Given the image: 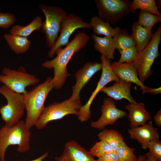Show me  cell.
Wrapping results in <instances>:
<instances>
[{
  "label": "cell",
  "instance_id": "obj_1",
  "mask_svg": "<svg viewBox=\"0 0 161 161\" xmlns=\"http://www.w3.org/2000/svg\"><path fill=\"white\" fill-rule=\"evenodd\" d=\"M89 38L84 32L77 33L64 48H60L56 51V57L50 60L46 61L42 64L44 67L53 70V89H59L62 88L69 75L67 68L68 64L75 53L85 47Z\"/></svg>",
  "mask_w": 161,
  "mask_h": 161
},
{
  "label": "cell",
  "instance_id": "obj_2",
  "mask_svg": "<svg viewBox=\"0 0 161 161\" xmlns=\"http://www.w3.org/2000/svg\"><path fill=\"white\" fill-rule=\"evenodd\" d=\"M31 136L30 129L23 120L12 126H3L0 129V161H5L6 151L10 145H17V151L20 153L29 151Z\"/></svg>",
  "mask_w": 161,
  "mask_h": 161
},
{
  "label": "cell",
  "instance_id": "obj_3",
  "mask_svg": "<svg viewBox=\"0 0 161 161\" xmlns=\"http://www.w3.org/2000/svg\"><path fill=\"white\" fill-rule=\"evenodd\" d=\"M53 89L52 78L49 76L43 83L24 95L26 111L24 122L29 129H30L35 126L36 121L45 107L44 104L47 97Z\"/></svg>",
  "mask_w": 161,
  "mask_h": 161
},
{
  "label": "cell",
  "instance_id": "obj_4",
  "mask_svg": "<svg viewBox=\"0 0 161 161\" xmlns=\"http://www.w3.org/2000/svg\"><path fill=\"white\" fill-rule=\"evenodd\" d=\"M82 106L80 99L71 97L61 102H54L45 106L35 126L37 129L41 130L49 122L61 119L67 115L73 114L78 116Z\"/></svg>",
  "mask_w": 161,
  "mask_h": 161
},
{
  "label": "cell",
  "instance_id": "obj_5",
  "mask_svg": "<svg viewBox=\"0 0 161 161\" xmlns=\"http://www.w3.org/2000/svg\"><path fill=\"white\" fill-rule=\"evenodd\" d=\"M161 40L160 25L152 35L148 45L138 52L133 62L137 69L139 78L143 84L152 74L151 67L155 59L160 55L158 49Z\"/></svg>",
  "mask_w": 161,
  "mask_h": 161
},
{
  "label": "cell",
  "instance_id": "obj_6",
  "mask_svg": "<svg viewBox=\"0 0 161 161\" xmlns=\"http://www.w3.org/2000/svg\"><path fill=\"white\" fill-rule=\"evenodd\" d=\"M0 94L7 100L6 104L0 107L1 119L5 122V125L13 126L21 120L24 114V95L15 92L4 85L0 87Z\"/></svg>",
  "mask_w": 161,
  "mask_h": 161
},
{
  "label": "cell",
  "instance_id": "obj_7",
  "mask_svg": "<svg viewBox=\"0 0 161 161\" xmlns=\"http://www.w3.org/2000/svg\"><path fill=\"white\" fill-rule=\"evenodd\" d=\"M39 7L45 16L41 29L45 34L46 44L50 49L58 37L62 21L68 14L65 10L57 6L41 4Z\"/></svg>",
  "mask_w": 161,
  "mask_h": 161
},
{
  "label": "cell",
  "instance_id": "obj_8",
  "mask_svg": "<svg viewBox=\"0 0 161 161\" xmlns=\"http://www.w3.org/2000/svg\"><path fill=\"white\" fill-rule=\"evenodd\" d=\"M0 75V83L17 93L26 94V88L38 83L39 79L34 75L28 73L24 67L20 66L17 69L4 67Z\"/></svg>",
  "mask_w": 161,
  "mask_h": 161
},
{
  "label": "cell",
  "instance_id": "obj_9",
  "mask_svg": "<svg viewBox=\"0 0 161 161\" xmlns=\"http://www.w3.org/2000/svg\"><path fill=\"white\" fill-rule=\"evenodd\" d=\"M98 17L104 22L115 24L132 11L131 2L125 0H95Z\"/></svg>",
  "mask_w": 161,
  "mask_h": 161
},
{
  "label": "cell",
  "instance_id": "obj_10",
  "mask_svg": "<svg viewBox=\"0 0 161 161\" xmlns=\"http://www.w3.org/2000/svg\"><path fill=\"white\" fill-rule=\"evenodd\" d=\"M79 28L92 29L89 23L83 21L81 18L74 13L68 15L61 23L60 34L48 51V57L53 58L58 49L67 45L69 42V39L72 33L76 30Z\"/></svg>",
  "mask_w": 161,
  "mask_h": 161
},
{
  "label": "cell",
  "instance_id": "obj_11",
  "mask_svg": "<svg viewBox=\"0 0 161 161\" xmlns=\"http://www.w3.org/2000/svg\"><path fill=\"white\" fill-rule=\"evenodd\" d=\"M100 59L102 65V73L97 86L88 100L84 105L82 106L78 116V120L81 123L88 121L90 118L91 112L90 108L91 105L97 94L109 82L112 81H118L120 79L112 70L110 60L107 59L101 55Z\"/></svg>",
  "mask_w": 161,
  "mask_h": 161
},
{
  "label": "cell",
  "instance_id": "obj_12",
  "mask_svg": "<svg viewBox=\"0 0 161 161\" xmlns=\"http://www.w3.org/2000/svg\"><path fill=\"white\" fill-rule=\"evenodd\" d=\"M101 115L97 120L90 123L91 127L94 129L103 130L109 125H113L119 119L127 115V112L117 109L113 100L108 97L104 99L101 106Z\"/></svg>",
  "mask_w": 161,
  "mask_h": 161
},
{
  "label": "cell",
  "instance_id": "obj_13",
  "mask_svg": "<svg viewBox=\"0 0 161 161\" xmlns=\"http://www.w3.org/2000/svg\"><path fill=\"white\" fill-rule=\"evenodd\" d=\"M55 159L56 161H96L89 151L75 140L67 142L61 154Z\"/></svg>",
  "mask_w": 161,
  "mask_h": 161
},
{
  "label": "cell",
  "instance_id": "obj_14",
  "mask_svg": "<svg viewBox=\"0 0 161 161\" xmlns=\"http://www.w3.org/2000/svg\"><path fill=\"white\" fill-rule=\"evenodd\" d=\"M102 69L101 63L89 62L86 63L78 70L75 75L76 82L72 87V93L71 97L80 99V93L83 88L93 75Z\"/></svg>",
  "mask_w": 161,
  "mask_h": 161
},
{
  "label": "cell",
  "instance_id": "obj_15",
  "mask_svg": "<svg viewBox=\"0 0 161 161\" xmlns=\"http://www.w3.org/2000/svg\"><path fill=\"white\" fill-rule=\"evenodd\" d=\"M111 66L113 72L120 79L134 83L139 86L143 94L148 93L149 87L144 85L139 80L137 69L133 62H114L111 64Z\"/></svg>",
  "mask_w": 161,
  "mask_h": 161
},
{
  "label": "cell",
  "instance_id": "obj_16",
  "mask_svg": "<svg viewBox=\"0 0 161 161\" xmlns=\"http://www.w3.org/2000/svg\"><path fill=\"white\" fill-rule=\"evenodd\" d=\"M131 139L137 140L144 149H148L149 143L159 139L158 129L154 127L151 121L144 125L128 129Z\"/></svg>",
  "mask_w": 161,
  "mask_h": 161
},
{
  "label": "cell",
  "instance_id": "obj_17",
  "mask_svg": "<svg viewBox=\"0 0 161 161\" xmlns=\"http://www.w3.org/2000/svg\"><path fill=\"white\" fill-rule=\"evenodd\" d=\"M131 82L120 79L111 86H105L100 92L106 94L113 99L119 100L125 99L131 103H134L137 102L134 100L131 94Z\"/></svg>",
  "mask_w": 161,
  "mask_h": 161
},
{
  "label": "cell",
  "instance_id": "obj_18",
  "mask_svg": "<svg viewBox=\"0 0 161 161\" xmlns=\"http://www.w3.org/2000/svg\"><path fill=\"white\" fill-rule=\"evenodd\" d=\"M125 108L129 112L127 117L131 128L143 126L151 120L150 114L145 110L144 104L142 102L130 103Z\"/></svg>",
  "mask_w": 161,
  "mask_h": 161
},
{
  "label": "cell",
  "instance_id": "obj_19",
  "mask_svg": "<svg viewBox=\"0 0 161 161\" xmlns=\"http://www.w3.org/2000/svg\"><path fill=\"white\" fill-rule=\"evenodd\" d=\"M94 41L95 49L107 59H114V53L116 49L113 38L104 36L101 37L95 34L92 35Z\"/></svg>",
  "mask_w": 161,
  "mask_h": 161
},
{
  "label": "cell",
  "instance_id": "obj_20",
  "mask_svg": "<svg viewBox=\"0 0 161 161\" xmlns=\"http://www.w3.org/2000/svg\"><path fill=\"white\" fill-rule=\"evenodd\" d=\"M4 38L11 49L17 54L26 52L31 45L27 37L7 33L4 35Z\"/></svg>",
  "mask_w": 161,
  "mask_h": 161
},
{
  "label": "cell",
  "instance_id": "obj_21",
  "mask_svg": "<svg viewBox=\"0 0 161 161\" xmlns=\"http://www.w3.org/2000/svg\"><path fill=\"white\" fill-rule=\"evenodd\" d=\"M89 23L94 34L97 36L103 35L113 38L122 30L118 27L113 28L109 23L104 22L97 16H94L91 18Z\"/></svg>",
  "mask_w": 161,
  "mask_h": 161
},
{
  "label": "cell",
  "instance_id": "obj_22",
  "mask_svg": "<svg viewBox=\"0 0 161 161\" xmlns=\"http://www.w3.org/2000/svg\"><path fill=\"white\" fill-rule=\"evenodd\" d=\"M132 36L136 46L139 52L142 50L148 45L152 35L151 32L139 25L137 22L133 23L131 25Z\"/></svg>",
  "mask_w": 161,
  "mask_h": 161
},
{
  "label": "cell",
  "instance_id": "obj_23",
  "mask_svg": "<svg viewBox=\"0 0 161 161\" xmlns=\"http://www.w3.org/2000/svg\"><path fill=\"white\" fill-rule=\"evenodd\" d=\"M42 23L41 17L37 16L27 25L24 26L19 24L13 25L10 30L9 33L27 37L33 31L41 29Z\"/></svg>",
  "mask_w": 161,
  "mask_h": 161
},
{
  "label": "cell",
  "instance_id": "obj_24",
  "mask_svg": "<svg viewBox=\"0 0 161 161\" xmlns=\"http://www.w3.org/2000/svg\"><path fill=\"white\" fill-rule=\"evenodd\" d=\"M100 140H102L107 143L115 152L118 146L124 141L122 134L117 130L104 129L97 135Z\"/></svg>",
  "mask_w": 161,
  "mask_h": 161
},
{
  "label": "cell",
  "instance_id": "obj_25",
  "mask_svg": "<svg viewBox=\"0 0 161 161\" xmlns=\"http://www.w3.org/2000/svg\"><path fill=\"white\" fill-rule=\"evenodd\" d=\"M161 22V16L141 10L140 12L137 23L147 29L150 32L154 26Z\"/></svg>",
  "mask_w": 161,
  "mask_h": 161
},
{
  "label": "cell",
  "instance_id": "obj_26",
  "mask_svg": "<svg viewBox=\"0 0 161 161\" xmlns=\"http://www.w3.org/2000/svg\"><path fill=\"white\" fill-rule=\"evenodd\" d=\"M131 8L132 13L139 9L161 16L154 0H134L131 2Z\"/></svg>",
  "mask_w": 161,
  "mask_h": 161
},
{
  "label": "cell",
  "instance_id": "obj_27",
  "mask_svg": "<svg viewBox=\"0 0 161 161\" xmlns=\"http://www.w3.org/2000/svg\"><path fill=\"white\" fill-rule=\"evenodd\" d=\"M113 38L115 48L119 51L125 49L136 46L135 42L132 35H129L127 32L122 30Z\"/></svg>",
  "mask_w": 161,
  "mask_h": 161
},
{
  "label": "cell",
  "instance_id": "obj_28",
  "mask_svg": "<svg viewBox=\"0 0 161 161\" xmlns=\"http://www.w3.org/2000/svg\"><path fill=\"white\" fill-rule=\"evenodd\" d=\"M135 151L134 148L128 146L124 141L119 145L115 152L119 161H137Z\"/></svg>",
  "mask_w": 161,
  "mask_h": 161
},
{
  "label": "cell",
  "instance_id": "obj_29",
  "mask_svg": "<svg viewBox=\"0 0 161 161\" xmlns=\"http://www.w3.org/2000/svg\"><path fill=\"white\" fill-rule=\"evenodd\" d=\"M89 151L93 157L98 158L107 154L114 152L107 143L102 140L95 143Z\"/></svg>",
  "mask_w": 161,
  "mask_h": 161
},
{
  "label": "cell",
  "instance_id": "obj_30",
  "mask_svg": "<svg viewBox=\"0 0 161 161\" xmlns=\"http://www.w3.org/2000/svg\"><path fill=\"white\" fill-rule=\"evenodd\" d=\"M119 52L121 56L118 62L120 63H130L133 62L139 52L136 46L125 49Z\"/></svg>",
  "mask_w": 161,
  "mask_h": 161
},
{
  "label": "cell",
  "instance_id": "obj_31",
  "mask_svg": "<svg viewBox=\"0 0 161 161\" xmlns=\"http://www.w3.org/2000/svg\"><path fill=\"white\" fill-rule=\"evenodd\" d=\"M148 148L149 150L147 155L152 157L157 161H161V142L159 139L151 141Z\"/></svg>",
  "mask_w": 161,
  "mask_h": 161
},
{
  "label": "cell",
  "instance_id": "obj_32",
  "mask_svg": "<svg viewBox=\"0 0 161 161\" xmlns=\"http://www.w3.org/2000/svg\"><path fill=\"white\" fill-rule=\"evenodd\" d=\"M16 21V18L13 13L0 12V27L7 29L12 27Z\"/></svg>",
  "mask_w": 161,
  "mask_h": 161
},
{
  "label": "cell",
  "instance_id": "obj_33",
  "mask_svg": "<svg viewBox=\"0 0 161 161\" xmlns=\"http://www.w3.org/2000/svg\"><path fill=\"white\" fill-rule=\"evenodd\" d=\"M96 161H119L114 152L107 154L99 158Z\"/></svg>",
  "mask_w": 161,
  "mask_h": 161
},
{
  "label": "cell",
  "instance_id": "obj_34",
  "mask_svg": "<svg viewBox=\"0 0 161 161\" xmlns=\"http://www.w3.org/2000/svg\"><path fill=\"white\" fill-rule=\"evenodd\" d=\"M153 119L156 125L158 127L161 126V109L157 112L154 115Z\"/></svg>",
  "mask_w": 161,
  "mask_h": 161
},
{
  "label": "cell",
  "instance_id": "obj_35",
  "mask_svg": "<svg viewBox=\"0 0 161 161\" xmlns=\"http://www.w3.org/2000/svg\"><path fill=\"white\" fill-rule=\"evenodd\" d=\"M148 93H151L154 95H156L161 93V88L159 87L157 88H150Z\"/></svg>",
  "mask_w": 161,
  "mask_h": 161
},
{
  "label": "cell",
  "instance_id": "obj_36",
  "mask_svg": "<svg viewBox=\"0 0 161 161\" xmlns=\"http://www.w3.org/2000/svg\"><path fill=\"white\" fill-rule=\"evenodd\" d=\"M48 154L49 153L48 152H46L38 158L29 161H44L43 160L48 157Z\"/></svg>",
  "mask_w": 161,
  "mask_h": 161
},
{
  "label": "cell",
  "instance_id": "obj_37",
  "mask_svg": "<svg viewBox=\"0 0 161 161\" xmlns=\"http://www.w3.org/2000/svg\"><path fill=\"white\" fill-rule=\"evenodd\" d=\"M146 157V154H140L137 157V161H145Z\"/></svg>",
  "mask_w": 161,
  "mask_h": 161
},
{
  "label": "cell",
  "instance_id": "obj_38",
  "mask_svg": "<svg viewBox=\"0 0 161 161\" xmlns=\"http://www.w3.org/2000/svg\"><path fill=\"white\" fill-rule=\"evenodd\" d=\"M146 157L145 161H157L153 157L146 154Z\"/></svg>",
  "mask_w": 161,
  "mask_h": 161
}]
</instances>
